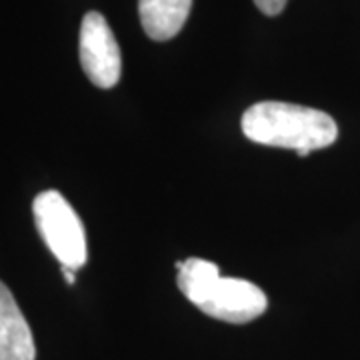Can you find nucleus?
<instances>
[{"instance_id": "obj_1", "label": "nucleus", "mask_w": 360, "mask_h": 360, "mask_svg": "<svg viewBox=\"0 0 360 360\" xmlns=\"http://www.w3.org/2000/svg\"><path fill=\"white\" fill-rule=\"evenodd\" d=\"M240 127L248 141L288 148L298 156L322 150L338 139V127L330 115L278 101L252 104L243 115Z\"/></svg>"}, {"instance_id": "obj_2", "label": "nucleus", "mask_w": 360, "mask_h": 360, "mask_svg": "<svg viewBox=\"0 0 360 360\" xmlns=\"http://www.w3.org/2000/svg\"><path fill=\"white\" fill-rule=\"evenodd\" d=\"M180 292L205 314L231 324H246L264 314L266 295L243 278H222L219 266L205 258L191 257L176 262Z\"/></svg>"}, {"instance_id": "obj_3", "label": "nucleus", "mask_w": 360, "mask_h": 360, "mask_svg": "<svg viewBox=\"0 0 360 360\" xmlns=\"http://www.w3.org/2000/svg\"><path fill=\"white\" fill-rule=\"evenodd\" d=\"M37 229L44 245L66 269L78 270L86 264V234L77 210L58 191H44L32 202Z\"/></svg>"}, {"instance_id": "obj_4", "label": "nucleus", "mask_w": 360, "mask_h": 360, "mask_svg": "<svg viewBox=\"0 0 360 360\" xmlns=\"http://www.w3.org/2000/svg\"><path fill=\"white\" fill-rule=\"evenodd\" d=\"M78 56L84 75L98 89H112L120 80L122 56L112 28L101 13H86L80 25Z\"/></svg>"}, {"instance_id": "obj_5", "label": "nucleus", "mask_w": 360, "mask_h": 360, "mask_svg": "<svg viewBox=\"0 0 360 360\" xmlns=\"http://www.w3.org/2000/svg\"><path fill=\"white\" fill-rule=\"evenodd\" d=\"M0 360H37L32 330L8 286L0 281Z\"/></svg>"}, {"instance_id": "obj_6", "label": "nucleus", "mask_w": 360, "mask_h": 360, "mask_svg": "<svg viewBox=\"0 0 360 360\" xmlns=\"http://www.w3.org/2000/svg\"><path fill=\"white\" fill-rule=\"evenodd\" d=\"M193 0H139V16L146 37L165 42L182 30Z\"/></svg>"}, {"instance_id": "obj_7", "label": "nucleus", "mask_w": 360, "mask_h": 360, "mask_svg": "<svg viewBox=\"0 0 360 360\" xmlns=\"http://www.w3.org/2000/svg\"><path fill=\"white\" fill-rule=\"evenodd\" d=\"M288 0H255L257 8L260 13H264L266 16H276L284 11Z\"/></svg>"}, {"instance_id": "obj_8", "label": "nucleus", "mask_w": 360, "mask_h": 360, "mask_svg": "<svg viewBox=\"0 0 360 360\" xmlns=\"http://www.w3.org/2000/svg\"><path fill=\"white\" fill-rule=\"evenodd\" d=\"M75 272H77V270L66 269V266H63V274H65L66 283H68V284H75V283H77V276H75Z\"/></svg>"}]
</instances>
